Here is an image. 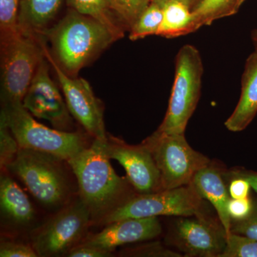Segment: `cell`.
<instances>
[{
  "label": "cell",
  "mask_w": 257,
  "mask_h": 257,
  "mask_svg": "<svg viewBox=\"0 0 257 257\" xmlns=\"http://www.w3.org/2000/svg\"><path fill=\"white\" fill-rule=\"evenodd\" d=\"M64 0H21L19 26L23 32L42 37L60 11Z\"/></svg>",
  "instance_id": "18"
},
{
  "label": "cell",
  "mask_w": 257,
  "mask_h": 257,
  "mask_svg": "<svg viewBox=\"0 0 257 257\" xmlns=\"http://www.w3.org/2000/svg\"><path fill=\"white\" fill-rule=\"evenodd\" d=\"M2 216L17 226H25L35 219V211L27 194L9 176L0 178Z\"/></svg>",
  "instance_id": "17"
},
{
  "label": "cell",
  "mask_w": 257,
  "mask_h": 257,
  "mask_svg": "<svg viewBox=\"0 0 257 257\" xmlns=\"http://www.w3.org/2000/svg\"><path fill=\"white\" fill-rule=\"evenodd\" d=\"M203 198L192 184L149 194L134 195L100 221L104 225L125 219L201 214Z\"/></svg>",
  "instance_id": "8"
},
{
  "label": "cell",
  "mask_w": 257,
  "mask_h": 257,
  "mask_svg": "<svg viewBox=\"0 0 257 257\" xmlns=\"http://www.w3.org/2000/svg\"><path fill=\"white\" fill-rule=\"evenodd\" d=\"M162 19L163 9L162 5L150 3L130 30L128 38L132 41H136L151 35H157Z\"/></svg>",
  "instance_id": "22"
},
{
  "label": "cell",
  "mask_w": 257,
  "mask_h": 257,
  "mask_svg": "<svg viewBox=\"0 0 257 257\" xmlns=\"http://www.w3.org/2000/svg\"><path fill=\"white\" fill-rule=\"evenodd\" d=\"M163 19L157 35L166 38L184 36L192 33V10L179 1H171L162 5Z\"/></svg>",
  "instance_id": "20"
},
{
  "label": "cell",
  "mask_w": 257,
  "mask_h": 257,
  "mask_svg": "<svg viewBox=\"0 0 257 257\" xmlns=\"http://www.w3.org/2000/svg\"><path fill=\"white\" fill-rule=\"evenodd\" d=\"M111 10L130 31L151 0H108Z\"/></svg>",
  "instance_id": "23"
},
{
  "label": "cell",
  "mask_w": 257,
  "mask_h": 257,
  "mask_svg": "<svg viewBox=\"0 0 257 257\" xmlns=\"http://www.w3.org/2000/svg\"><path fill=\"white\" fill-rule=\"evenodd\" d=\"M0 116L5 119L20 148L45 152L67 162L87 147L82 135L40 124L23 103L2 104Z\"/></svg>",
  "instance_id": "4"
},
{
  "label": "cell",
  "mask_w": 257,
  "mask_h": 257,
  "mask_svg": "<svg viewBox=\"0 0 257 257\" xmlns=\"http://www.w3.org/2000/svg\"><path fill=\"white\" fill-rule=\"evenodd\" d=\"M251 39L255 48H257V29L251 32Z\"/></svg>",
  "instance_id": "35"
},
{
  "label": "cell",
  "mask_w": 257,
  "mask_h": 257,
  "mask_svg": "<svg viewBox=\"0 0 257 257\" xmlns=\"http://www.w3.org/2000/svg\"><path fill=\"white\" fill-rule=\"evenodd\" d=\"M245 0H201L192 10V32L219 19L236 14Z\"/></svg>",
  "instance_id": "21"
},
{
  "label": "cell",
  "mask_w": 257,
  "mask_h": 257,
  "mask_svg": "<svg viewBox=\"0 0 257 257\" xmlns=\"http://www.w3.org/2000/svg\"><path fill=\"white\" fill-rule=\"evenodd\" d=\"M67 4L70 9L102 24L116 40L124 37L125 32L127 31L111 10L108 0H67Z\"/></svg>",
  "instance_id": "19"
},
{
  "label": "cell",
  "mask_w": 257,
  "mask_h": 257,
  "mask_svg": "<svg viewBox=\"0 0 257 257\" xmlns=\"http://www.w3.org/2000/svg\"><path fill=\"white\" fill-rule=\"evenodd\" d=\"M106 153L111 160L124 167L126 178L138 194L160 192L162 189L160 171L151 152L143 143L130 145L123 140L107 135Z\"/></svg>",
  "instance_id": "12"
},
{
  "label": "cell",
  "mask_w": 257,
  "mask_h": 257,
  "mask_svg": "<svg viewBox=\"0 0 257 257\" xmlns=\"http://www.w3.org/2000/svg\"><path fill=\"white\" fill-rule=\"evenodd\" d=\"M203 73L204 66L199 51L191 45L181 47L175 57V81L168 109L157 131L184 135L199 102Z\"/></svg>",
  "instance_id": "5"
},
{
  "label": "cell",
  "mask_w": 257,
  "mask_h": 257,
  "mask_svg": "<svg viewBox=\"0 0 257 257\" xmlns=\"http://www.w3.org/2000/svg\"><path fill=\"white\" fill-rule=\"evenodd\" d=\"M113 256L112 251L99 249L93 246L78 244L70 250L67 255L69 257H110Z\"/></svg>",
  "instance_id": "31"
},
{
  "label": "cell",
  "mask_w": 257,
  "mask_h": 257,
  "mask_svg": "<svg viewBox=\"0 0 257 257\" xmlns=\"http://www.w3.org/2000/svg\"><path fill=\"white\" fill-rule=\"evenodd\" d=\"M43 49L45 57L57 75L61 90L72 117L93 138L106 140L104 106L94 94L89 83L84 79L72 77L65 73L56 62L45 40Z\"/></svg>",
  "instance_id": "10"
},
{
  "label": "cell",
  "mask_w": 257,
  "mask_h": 257,
  "mask_svg": "<svg viewBox=\"0 0 257 257\" xmlns=\"http://www.w3.org/2000/svg\"><path fill=\"white\" fill-rule=\"evenodd\" d=\"M105 226L100 232L86 236L79 244L113 251L118 246L154 239L162 231L157 216L121 219Z\"/></svg>",
  "instance_id": "14"
},
{
  "label": "cell",
  "mask_w": 257,
  "mask_h": 257,
  "mask_svg": "<svg viewBox=\"0 0 257 257\" xmlns=\"http://www.w3.org/2000/svg\"><path fill=\"white\" fill-rule=\"evenodd\" d=\"M192 184L204 199L212 204L226 235L231 232L232 220L228 211L230 197L220 172L209 165L194 176Z\"/></svg>",
  "instance_id": "16"
},
{
  "label": "cell",
  "mask_w": 257,
  "mask_h": 257,
  "mask_svg": "<svg viewBox=\"0 0 257 257\" xmlns=\"http://www.w3.org/2000/svg\"><path fill=\"white\" fill-rule=\"evenodd\" d=\"M251 189V185L246 179L234 177L228 190L231 199H243L248 197Z\"/></svg>",
  "instance_id": "32"
},
{
  "label": "cell",
  "mask_w": 257,
  "mask_h": 257,
  "mask_svg": "<svg viewBox=\"0 0 257 257\" xmlns=\"http://www.w3.org/2000/svg\"><path fill=\"white\" fill-rule=\"evenodd\" d=\"M50 65L45 55L24 97L23 106L35 117L50 121L54 128L72 132V114L60 89L51 77Z\"/></svg>",
  "instance_id": "11"
},
{
  "label": "cell",
  "mask_w": 257,
  "mask_h": 257,
  "mask_svg": "<svg viewBox=\"0 0 257 257\" xmlns=\"http://www.w3.org/2000/svg\"><path fill=\"white\" fill-rule=\"evenodd\" d=\"M171 1H179L181 2V3H183L184 4L187 5L192 11V10L199 4L201 0H151V3H157V4L162 5V6L165 3Z\"/></svg>",
  "instance_id": "34"
},
{
  "label": "cell",
  "mask_w": 257,
  "mask_h": 257,
  "mask_svg": "<svg viewBox=\"0 0 257 257\" xmlns=\"http://www.w3.org/2000/svg\"><path fill=\"white\" fill-rule=\"evenodd\" d=\"M42 37L50 43L56 62L72 77H77L81 69L117 41L102 24L70 8Z\"/></svg>",
  "instance_id": "2"
},
{
  "label": "cell",
  "mask_w": 257,
  "mask_h": 257,
  "mask_svg": "<svg viewBox=\"0 0 257 257\" xmlns=\"http://www.w3.org/2000/svg\"><path fill=\"white\" fill-rule=\"evenodd\" d=\"M253 201L249 197L243 199H230L228 211L232 221H241L246 219L253 209Z\"/></svg>",
  "instance_id": "30"
},
{
  "label": "cell",
  "mask_w": 257,
  "mask_h": 257,
  "mask_svg": "<svg viewBox=\"0 0 257 257\" xmlns=\"http://www.w3.org/2000/svg\"><path fill=\"white\" fill-rule=\"evenodd\" d=\"M143 144L151 152L160 171L163 190L189 185L199 170L210 165L209 158L190 147L184 135L157 130Z\"/></svg>",
  "instance_id": "7"
},
{
  "label": "cell",
  "mask_w": 257,
  "mask_h": 257,
  "mask_svg": "<svg viewBox=\"0 0 257 257\" xmlns=\"http://www.w3.org/2000/svg\"><path fill=\"white\" fill-rule=\"evenodd\" d=\"M20 146L5 119L0 116V166L5 170L15 160Z\"/></svg>",
  "instance_id": "26"
},
{
  "label": "cell",
  "mask_w": 257,
  "mask_h": 257,
  "mask_svg": "<svg viewBox=\"0 0 257 257\" xmlns=\"http://www.w3.org/2000/svg\"><path fill=\"white\" fill-rule=\"evenodd\" d=\"M220 257H257V240L231 232Z\"/></svg>",
  "instance_id": "25"
},
{
  "label": "cell",
  "mask_w": 257,
  "mask_h": 257,
  "mask_svg": "<svg viewBox=\"0 0 257 257\" xmlns=\"http://www.w3.org/2000/svg\"><path fill=\"white\" fill-rule=\"evenodd\" d=\"M231 232L257 240V199L251 214L241 221H232Z\"/></svg>",
  "instance_id": "28"
},
{
  "label": "cell",
  "mask_w": 257,
  "mask_h": 257,
  "mask_svg": "<svg viewBox=\"0 0 257 257\" xmlns=\"http://www.w3.org/2000/svg\"><path fill=\"white\" fill-rule=\"evenodd\" d=\"M257 114V48L245 62L241 77V96L225 126L233 133L243 131L251 124Z\"/></svg>",
  "instance_id": "15"
},
{
  "label": "cell",
  "mask_w": 257,
  "mask_h": 257,
  "mask_svg": "<svg viewBox=\"0 0 257 257\" xmlns=\"http://www.w3.org/2000/svg\"><path fill=\"white\" fill-rule=\"evenodd\" d=\"M1 257L39 256L32 245L14 241H3L0 243Z\"/></svg>",
  "instance_id": "29"
},
{
  "label": "cell",
  "mask_w": 257,
  "mask_h": 257,
  "mask_svg": "<svg viewBox=\"0 0 257 257\" xmlns=\"http://www.w3.org/2000/svg\"><path fill=\"white\" fill-rule=\"evenodd\" d=\"M62 161L45 152L20 148L7 170L16 175L43 205L57 207L67 201L69 194Z\"/></svg>",
  "instance_id": "6"
},
{
  "label": "cell",
  "mask_w": 257,
  "mask_h": 257,
  "mask_svg": "<svg viewBox=\"0 0 257 257\" xmlns=\"http://www.w3.org/2000/svg\"><path fill=\"white\" fill-rule=\"evenodd\" d=\"M232 175L234 177H241V178L246 179V180L249 182L251 189H252L257 194V172L247 170H239L233 172Z\"/></svg>",
  "instance_id": "33"
},
{
  "label": "cell",
  "mask_w": 257,
  "mask_h": 257,
  "mask_svg": "<svg viewBox=\"0 0 257 257\" xmlns=\"http://www.w3.org/2000/svg\"><path fill=\"white\" fill-rule=\"evenodd\" d=\"M106 140L94 139L90 146L67 161L77 179L79 198L92 220L99 222L134 196L127 178L116 175L111 167Z\"/></svg>",
  "instance_id": "1"
},
{
  "label": "cell",
  "mask_w": 257,
  "mask_h": 257,
  "mask_svg": "<svg viewBox=\"0 0 257 257\" xmlns=\"http://www.w3.org/2000/svg\"><path fill=\"white\" fill-rule=\"evenodd\" d=\"M44 38L20 30L0 41L2 104L23 103L39 64L45 57Z\"/></svg>",
  "instance_id": "3"
},
{
  "label": "cell",
  "mask_w": 257,
  "mask_h": 257,
  "mask_svg": "<svg viewBox=\"0 0 257 257\" xmlns=\"http://www.w3.org/2000/svg\"><path fill=\"white\" fill-rule=\"evenodd\" d=\"M121 256L180 257L182 255L173 250L165 248L160 242L143 243L124 248L119 252Z\"/></svg>",
  "instance_id": "27"
},
{
  "label": "cell",
  "mask_w": 257,
  "mask_h": 257,
  "mask_svg": "<svg viewBox=\"0 0 257 257\" xmlns=\"http://www.w3.org/2000/svg\"><path fill=\"white\" fill-rule=\"evenodd\" d=\"M21 0H0V41L20 32L19 13Z\"/></svg>",
  "instance_id": "24"
},
{
  "label": "cell",
  "mask_w": 257,
  "mask_h": 257,
  "mask_svg": "<svg viewBox=\"0 0 257 257\" xmlns=\"http://www.w3.org/2000/svg\"><path fill=\"white\" fill-rule=\"evenodd\" d=\"M92 216L80 198L64 208L32 235L39 256H67L85 237Z\"/></svg>",
  "instance_id": "9"
},
{
  "label": "cell",
  "mask_w": 257,
  "mask_h": 257,
  "mask_svg": "<svg viewBox=\"0 0 257 257\" xmlns=\"http://www.w3.org/2000/svg\"><path fill=\"white\" fill-rule=\"evenodd\" d=\"M184 216L176 222L172 239L185 256L220 257L226 243V234L219 226L201 214Z\"/></svg>",
  "instance_id": "13"
}]
</instances>
